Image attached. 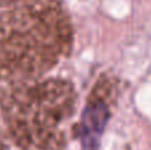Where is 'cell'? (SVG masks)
Wrapping results in <instances>:
<instances>
[{
  "label": "cell",
  "instance_id": "obj_1",
  "mask_svg": "<svg viewBox=\"0 0 151 150\" xmlns=\"http://www.w3.org/2000/svg\"><path fill=\"white\" fill-rule=\"evenodd\" d=\"M73 43L70 19L58 0H31L0 13V88L37 81Z\"/></svg>",
  "mask_w": 151,
  "mask_h": 150
},
{
  "label": "cell",
  "instance_id": "obj_2",
  "mask_svg": "<svg viewBox=\"0 0 151 150\" xmlns=\"http://www.w3.org/2000/svg\"><path fill=\"white\" fill-rule=\"evenodd\" d=\"M76 104L70 82L48 79L9 89L1 98V112L13 141L23 150H63L65 126Z\"/></svg>",
  "mask_w": 151,
  "mask_h": 150
},
{
  "label": "cell",
  "instance_id": "obj_3",
  "mask_svg": "<svg viewBox=\"0 0 151 150\" xmlns=\"http://www.w3.org/2000/svg\"><path fill=\"white\" fill-rule=\"evenodd\" d=\"M114 98V80L104 76L94 85L81 117L78 134L83 150H98L101 136L111 114Z\"/></svg>",
  "mask_w": 151,
  "mask_h": 150
},
{
  "label": "cell",
  "instance_id": "obj_4",
  "mask_svg": "<svg viewBox=\"0 0 151 150\" xmlns=\"http://www.w3.org/2000/svg\"><path fill=\"white\" fill-rule=\"evenodd\" d=\"M28 0H0V7H15V5H19L21 3H25Z\"/></svg>",
  "mask_w": 151,
  "mask_h": 150
},
{
  "label": "cell",
  "instance_id": "obj_5",
  "mask_svg": "<svg viewBox=\"0 0 151 150\" xmlns=\"http://www.w3.org/2000/svg\"><path fill=\"white\" fill-rule=\"evenodd\" d=\"M0 150H4V146H3V142H1V138H0Z\"/></svg>",
  "mask_w": 151,
  "mask_h": 150
}]
</instances>
